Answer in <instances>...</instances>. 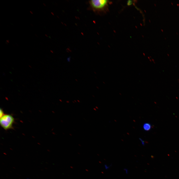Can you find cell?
Returning <instances> with one entry per match:
<instances>
[{
	"label": "cell",
	"instance_id": "obj_1",
	"mask_svg": "<svg viewBox=\"0 0 179 179\" xmlns=\"http://www.w3.org/2000/svg\"><path fill=\"white\" fill-rule=\"evenodd\" d=\"M108 3V1L106 0H92L89 2L92 9L96 12L104 11L107 7Z\"/></svg>",
	"mask_w": 179,
	"mask_h": 179
},
{
	"label": "cell",
	"instance_id": "obj_2",
	"mask_svg": "<svg viewBox=\"0 0 179 179\" xmlns=\"http://www.w3.org/2000/svg\"><path fill=\"white\" fill-rule=\"evenodd\" d=\"M14 118L9 114H4L0 118V124L1 126L4 130H8L12 128Z\"/></svg>",
	"mask_w": 179,
	"mask_h": 179
},
{
	"label": "cell",
	"instance_id": "obj_3",
	"mask_svg": "<svg viewBox=\"0 0 179 179\" xmlns=\"http://www.w3.org/2000/svg\"><path fill=\"white\" fill-rule=\"evenodd\" d=\"M143 129L145 131H149L151 129V125L148 123H146L144 124L143 126Z\"/></svg>",
	"mask_w": 179,
	"mask_h": 179
},
{
	"label": "cell",
	"instance_id": "obj_4",
	"mask_svg": "<svg viewBox=\"0 0 179 179\" xmlns=\"http://www.w3.org/2000/svg\"><path fill=\"white\" fill-rule=\"evenodd\" d=\"M4 115V112L2 110L1 108L0 109V118L1 117Z\"/></svg>",
	"mask_w": 179,
	"mask_h": 179
},
{
	"label": "cell",
	"instance_id": "obj_5",
	"mask_svg": "<svg viewBox=\"0 0 179 179\" xmlns=\"http://www.w3.org/2000/svg\"><path fill=\"white\" fill-rule=\"evenodd\" d=\"M124 170L125 171L126 173L128 174V170L127 169H124Z\"/></svg>",
	"mask_w": 179,
	"mask_h": 179
}]
</instances>
